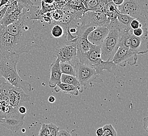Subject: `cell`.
Returning a JSON list of instances; mask_svg holds the SVG:
<instances>
[{
  "label": "cell",
  "instance_id": "9c48e42d",
  "mask_svg": "<svg viewBox=\"0 0 148 136\" xmlns=\"http://www.w3.org/2000/svg\"><path fill=\"white\" fill-rule=\"evenodd\" d=\"M53 56L60 60V62H69L74 67L79 62L77 57V49L67 41L60 44L55 49Z\"/></svg>",
  "mask_w": 148,
  "mask_h": 136
},
{
  "label": "cell",
  "instance_id": "1f68e13d",
  "mask_svg": "<svg viewBox=\"0 0 148 136\" xmlns=\"http://www.w3.org/2000/svg\"><path fill=\"white\" fill-rule=\"evenodd\" d=\"M130 26L131 29H138L139 27H143L141 23H140L138 20L136 19V18H134V19L132 20L130 24Z\"/></svg>",
  "mask_w": 148,
  "mask_h": 136
},
{
  "label": "cell",
  "instance_id": "52a82bcc",
  "mask_svg": "<svg viewBox=\"0 0 148 136\" xmlns=\"http://www.w3.org/2000/svg\"><path fill=\"white\" fill-rule=\"evenodd\" d=\"M75 68L76 70L75 77L79 82L81 93L92 83L103 82V80L100 78L99 74L97 73L93 68L88 65L79 62Z\"/></svg>",
  "mask_w": 148,
  "mask_h": 136
},
{
  "label": "cell",
  "instance_id": "d6a6232c",
  "mask_svg": "<svg viewBox=\"0 0 148 136\" xmlns=\"http://www.w3.org/2000/svg\"><path fill=\"white\" fill-rule=\"evenodd\" d=\"M15 1L17 2L18 5H22L24 7L34 5V4L31 0H15Z\"/></svg>",
  "mask_w": 148,
  "mask_h": 136
},
{
  "label": "cell",
  "instance_id": "e0dca14e",
  "mask_svg": "<svg viewBox=\"0 0 148 136\" xmlns=\"http://www.w3.org/2000/svg\"><path fill=\"white\" fill-rule=\"evenodd\" d=\"M23 7H24V6L18 5V7L14 11L12 12L9 14L5 13L3 18L0 21V25L4 27H6L7 26L17 20L22 13Z\"/></svg>",
  "mask_w": 148,
  "mask_h": 136
},
{
  "label": "cell",
  "instance_id": "5bb4252c",
  "mask_svg": "<svg viewBox=\"0 0 148 136\" xmlns=\"http://www.w3.org/2000/svg\"><path fill=\"white\" fill-rule=\"evenodd\" d=\"M109 29L105 26H100L95 28L89 34L87 39L90 44L101 45L108 34Z\"/></svg>",
  "mask_w": 148,
  "mask_h": 136
},
{
  "label": "cell",
  "instance_id": "484cf974",
  "mask_svg": "<svg viewBox=\"0 0 148 136\" xmlns=\"http://www.w3.org/2000/svg\"><path fill=\"white\" fill-rule=\"evenodd\" d=\"M103 136H117V131L112 125L109 124L104 125L103 127Z\"/></svg>",
  "mask_w": 148,
  "mask_h": 136
},
{
  "label": "cell",
  "instance_id": "8d00e7d4",
  "mask_svg": "<svg viewBox=\"0 0 148 136\" xmlns=\"http://www.w3.org/2000/svg\"><path fill=\"white\" fill-rule=\"evenodd\" d=\"M18 111L19 113L21 114H26V108L25 107L23 106H19L18 107Z\"/></svg>",
  "mask_w": 148,
  "mask_h": 136
},
{
  "label": "cell",
  "instance_id": "603a6c76",
  "mask_svg": "<svg viewBox=\"0 0 148 136\" xmlns=\"http://www.w3.org/2000/svg\"><path fill=\"white\" fill-rule=\"evenodd\" d=\"M133 19L134 18L125 14L118 13L117 15V20L124 29H131L130 24Z\"/></svg>",
  "mask_w": 148,
  "mask_h": 136
},
{
  "label": "cell",
  "instance_id": "8992f818",
  "mask_svg": "<svg viewBox=\"0 0 148 136\" xmlns=\"http://www.w3.org/2000/svg\"><path fill=\"white\" fill-rule=\"evenodd\" d=\"M125 29L114 28L109 29L108 34L101 45V58L103 61H112L120 44L122 31Z\"/></svg>",
  "mask_w": 148,
  "mask_h": 136
},
{
  "label": "cell",
  "instance_id": "d4e9b609",
  "mask_svg": "<svg viewBox=\"0 0 148 136\" xmlns=\"http://www.w3.org/2000/svg\"><path fill=\"white\" fill-rule=\"evenodd\" d=\"M100 0H86L84 5L87 11H95L99 5Z\"/></svg>",
  "mask_w": 148,
  "mask_h": 136
},
{
  "label": "cell",
  "instance_id": "3957f363",
  "mask_svg": "<svg viewBox=\"0 0 148 136\" xmlns=\"http://www.w3.org/2000/svg\"><path fill=\"white\" fill-rule=\"evenodd\" d=\"M34 48H35L32 44L9 33L4 26L0 25V54L21 55Z\"/></svg>",
  "mask_w": 148,
  "mask_h": 136
},
{
  "label": "cell",
  "instance_id": "74e56055",
  "mask_svg": "<svg viewBox=\"0 0 148 136\" xmlns=\"http://www.w3.org/2000/svg\"><path fill=\"white\" fill-rule=\"evenodd\" d=\"M96 135L97 136H103V127H100L98 128L96 130Z\"/></svg>",
  "mask_w": 148,
  "mask_h": 136
},
{
  "label": "cell",
  "instance_id": "ffe728a7",
  "mask_svg": "<svg viewBox=\"0 0 148 136\" xmlns=\"http://www.w3.org/2000/svg\"><path fill=\"white\" fill-rule=\"evenodd\" d=\"M54 88L55 91L57 93L61 91L64 93L70 94L76 96L78 95L79 93L77 87L64 83H59Z\"/></svg>",
  "mask_w": 148,
  "mask_h": 136
},
{
  "label": "cell",
  "instance_id": "f1b7e54d",
  "mask_svg": "<svg viewBox=\"0 0 148 136\" xmlns=\"http://www.w3.org/2000/svg\"><path fill=\"white\" fill-rule=\"evenodd\" d=\"M51 17L52 20L55 22H58L63 18L64 12L61 10H56L52 12Z\"/></svg>",
  "mask_w": 148,
  "mask_h": 136
},
{
  "label": "cell",
  "instance_id": "277c9868",
  "mask_svg": "<svg viewBox=\"0 0 148 136\" xmlns=\"http://www.w3.org/2000/svg\"><path fill=\"white\" fill-rule=\"evenodd\" d=\"M101 45H90L88 51L81 53L77 52V58L80 63L93 68L98 74L103 70L112 72L117 65L112 61H103L101 58Z\"/></svg>",
  "mask_w": 148,
  "mask_h": 136
},
{
  "label": "cell",
  "instance_id": "b9f144b4",
  "mask_svg": "<svg viewBox=\"0 0 148 136\" xmlns=\"http://www.w3.org/2000/svg\"><path fill=\"white\" fill-rule=\"evenodd\" d=\"M5 81V80L4 79L3 77H0V85H1V84H2L4 81Z\"/></svg>",
  "mask_w": 148,
  "mask_h": 136
},
{
  "label": "cell",
  "instance_id": "7bdbcfd3",
  "mask_svg": "<svg viewBox=\"0 0 148 136\" xmlns=\"http://www.w3.org/2000/svg\"><path fill=\"white\" fill-rule=\"evenodd\" d=\"M107 1H112V0H107Z\"/></svg>",
  "mask_w": 148,
  "mask_h": 136
},
{
  "label": "cell",
  "instance_id": "4fadbf2b",
  "mask_svg": "<svg viewBox=\"0 0 148 136\" xmlns=\"http://www.w3.org/2000/svg\"><path fill=\"white\" fill-rule=\"evenodd\" d=\"M26 114H19L18 115L0 118V124L4 127L13 131H17L24 122Z\"/></svg>",
  "mask_w": 148,
  "mask_h": 136
},
{
  "label": "cell",
  "instance_id": "7a4b0ae2",
  "mask_svg": "<svg viewBox=\"0 0 148 136\" xmlns=\"http://www.w3.org/2000/svg\"><path fill=\"white\" fill-rule=\"evenodd\" d=\"M20 56L17 54H0V77H3L7 82L22 88L27 93L31 91V85L21 79L16 70V65Z\"/></svg>",
  "mask_w": 148,
  "mask_h": 136
},
{
  "label": "cell",
  "instance_id": "cb8c5ba5",
  "mask_svg": "<svg viewBox=\"0 0 148 136\" xmlns=\"http://www.w3.org/2000/svg\"><path fill=\"white\" fill-rule=\"evenodd\" d=\"M60 68L62 73L76 76L75 68L71 63L60 62Z\"/></svg>",
  "mask_w": 148,
  "mask_h": 136
},
{
  "label": "cell",
  "instance_id": "4dcf8cb0",
  "mask_svg": "<svg viewBox=\"0 0 148 136\" xmlns=\"http://www.w3.org/2000/svg\"><path fill=\"white\" fill-rule=\"evenodd\" d=\"M38 136H50L49 131L46 124H43L42 125V127L38 133Z\"/></svg>",
  "mask_w": 148,
  "mask_h": 136
},
{
  "label": "cell",
  "instance_id": "4316f807",
  "mask_svg": "<svg viewBox=\"0 0 148 136\" xmlns=\"http://www.w3.org/2000/svg\"><path fill=\"white\" fill-rule=\"evenodd\" d=\"M116 11H118V6L114 4L112 1H110L108 2L105 6L103 10V13H105L106 14H107Z\"/></svg>",
  "mask_w": 148,
  "mask_h": 136
},
{
  "label": "cell",
  "instance_id": "6da1fadb",
  "mask_svg": "<svg viewBox=\"0 0 148 136\" xmlns=\"http://www.w3.org/2000/svg\"><path fill=\"white\" fill-rule=\"evenodd\" d=\"M4 27L9 33L31 44L35 48H40L44 45L40 35L43 27L39 20H24L18 19Z\"/></svg>",
  "mask_w": 148,
  "mask_h": 136
},
{
  "label": "cell",
  "instance_id": "7c38bea8",
  "mask_svg": "<svg viewBox=\"0 0 148 136\" xmlns=\"http://www.w3.org/2000/svg\"><path fill=\"white\" fill-rule=\"evenodd\" d=\"M95 27H91L85 30L81 36H78L71 40H69V43L74 46L77 49V52L84 53L90 49L91 44L89 41L87 37Z\"/></svg>",
  "mask_w": 148,
  "mask_h": 136
},
{
  "label": "cell",
  "instance_id": "f546056e",
  "mask_svg": "<svg viewBox=\"0 0 148 136\" xmlns=\"http://www.w3.org/2000/svg\"><path fill=\"white\" fill-rule=\"evenodd\" d=\"M47 126L49 131L50 136H57V133L60 131V127L53 123L47 124Z\"/></svg>",
  "mask_w": 148,
  "mask_h": 136
},
{
  "label": "cell",
  "instance_id": "ab89813d",
  "mask_svg": "<svg viewBox=\"0 0 148 136\" xmlns=\"http://www.w3.org/2000/svg\"><path fill=\"white\" fill-rule=\"evenodd\" d=\"M9 1V0H0V10L2 6H4L8 4Z\"/></svg>",
  "mask_w": 148,
  "mask_h": 136
},
{
  "label": "cell",
  "instance_id": "8fae6325",
  "mask_svg": "<svg viewBox=\"0 0 148 136\" xmlns=\"http://www.w3.org/2000/svg\"><path fill=\"white\" fill-rule=\"evenodd\" d=\"M30 99V96L22 88L10 84L8 93V102L10 105L17 107L20 106V104L29 102Z\"/></svg>",
  "mask_w": 148,
  "mask_h": 136
},
{
  "label": "cell",
  "instance_id": "9a60e30c",
  "mask_svg": "<svg viewBox=\"0 0 148 136\" xmlns=\"http://www.w3.org/2000/svg\"><path fill=\"white\" fill-rule=\"evenodd\" d=\"M129 48L138 54H147L148 52V35L138 37L133 35Z\"/></svg>",
  "mask_w": 148,
  "mask_h": 136
},
{
  "label": "cell",
  "instance_id": "e575fe53",
  "mask_svg": "<svg viewBox=\"0 0 148 136\" xmlns=\"http://www.w3.org/2000/svg\"><path fill=\"white\" fill-rule=\"evenodd\" d=\"M7 8H8L7 6H3V8L0 10V21L1 20L2 18H3V16L5 14Z\"/></svg>",
  "mask_w": 148,
  "mask_h": 136
},
{
  "label": "cell",
  "instance_id": "83f0119b",
  "mask_svg": "<svg viewBox=\"0 0 148 136\" xmlns=\"http://www.w3.org/2000/svg\"><path fill=\"white\" fill-rule=\"evenodd\" d=\"M132 33L135 36H142L143 35H148V28L145 27H139L137 29H133Z\"/></svg>",
  "mask_w": 148,
  "mask_h": 136
},
{
  "label": "cell",
  "instance_id": "ee69618b",
  "mask_svg": "<svg viewBox=\"0 0 148 136\" xmlns=\"http://www.w3.org/2000/svg\"><path fill=\"white\" fill-rule=\"evenodd\" d=\"M0 118H1V117H0Z\"/></svg>",
  "mask_w": 148,
  "mask_h": 136
},
{
  "label": "cell",
  "instance_id": "f35d334b",
  "mask_svg": "<svg viewBox=\"0 0 148 136\" xmlns=\"http://www.w3.org/2000/svg\"><path fill=\"white\" fill-rule=\"evenodd\" d=\"M112 1L114 2V4H116L117 6H119L121 5L123 2L124 0H112Z\"/></svg>",
  "mask_w": 148,
  "mask_h": 136
},
{
  "label": "cell",
  "instance_id": "60d3db41",
  "mask_svg": "<svg viewBox=\"0 0 148 136\" xmlns=\"http://www.w3.org/2000/svg\"><path fill=\"white\" fill-rule=\"evenodd\" d=\"M48 101L49 103H53L56 101V98L53 96H50L48 99Z\"/></svg>",
  "mask_w": 148,
  "mask_h": 136
},
{
  "label": "cell",
  "instance_id": "2e32d148",
  "mask_svg": "<svg viewBox=\"0 0 148 136\" xmlns=\"http://www.w3.org/2000/svg\"><path fill=\"white\" fill-rule=\"evenodd\" d=\"M50 72V79L49 81V86L54 88L58 83L61 82V76L62 73L60 68V61L58 58H56L51 63L49 68Z\"/></svg>",
  "mask_w": 148,
  "mask_h": 136
},
{
  "label": "cell",
  "instance_id": "7402d4cb",
  "mask_svg": "<svg viewBox=\"0 0 148 136\" xmlns=\"http://www.w3.org/2000/svg\"><path fill=\"white\" fill-rule=\"evenodd\" d=\"M60 80L61 82L71 84L77 87L78 89L79 92L81 93V88L79 82L75 76L62 73Z\"/></svg>",
  "mask_w": 148,
  "mask_h": 136
},
{
  "label": "cell",
  "instance_id": "5b68a950",
  "mask_svg": "<svg viewBox=\"0 0 148 136\" xmlns=\"http://www.w3.org/2000/svg\"><path fill=\"white\" fill-rule=\"evenodd\" d=\"M148 0H124L121 5L118 6V10L137 19L143 27L148 28Z\"/></svg>",
  "mask_w": 148,
  "mask_h": 136
},
{
  "label": "cell",
  "instance_id": "30bf717a",
  "mask_svg": "<svg viewBox=\"0 0 148 136\" xmlns=\"http://www.w3.org/2000/svg\"><path fill=\"white\" fill-rule=\"evenodd\" d=\"M138 54L128 47L120 46L114 54L112 61L116 65L125 67L127 64L134 65L136 64Z\"/></svg>",
  "mask_w": 148,
  "mask_h": 136
},
{
  "label": "cell",
  "instance_id": "ac0fdd59",
  "mask_svg": "<svg viewBox=\"0 0 148 136\" xmlns=\"http://www.w3.org/2000/svg\"><path fill=\"white\" fill-rule=\"evenodd\" d=\"M54 26L51 30V36L55 39H58V43L63 44L67 41V31L63 26L54 23Z\"/></svg>",
  "mask_w": 148,
  "mask_h": 136
},
{
  "label": "cell",
  "instance_id": "44dd1931",
  "mask_svg": "<svg viewBox=\"0 0 148 136\" xmlns=\"http://www.w3.org/2000/svg\"><path fill=\"white\" fill-rule=\"evenodd\" d=\"M132 31L133 29H125L122 31L120 38V46L129 48L133 35Z\"/></svg>",
  "mask_w": 148,
  "mask_h": 136
},
{
  "label": "cell",
  "instance_id": "836d02e7",
  "mask_svg": "<svg viewBox=\"0 0 148 136\" xmlns=\"http://www.w3.org/2000/svg\"><path fill=\"white\" fill-rule=\"evenodd\" d=\"M71 135L69 133V131L66 130H61L58 131L57 133V136H71Z\"/></svg>",
  "mask_w": 148,
  "mask_h": 136
},
{
  "label": "cell",
  "instance_id": "d6986e66",
  "mask_svg": "<svg viewBox=\"0 0 148 136\" xmlns=\"http://www.w3.org/2000/svg\"><path fill=\"white\" fill-rule=\"evenodd\" d=\"M18 107L12 106L8 102L0 101V117L3 118L19 114Z\"/></svg>",
  "mask_w": 148,
  "mask_h": 136
},
{
  "label": "cell",
  "instance_id": "ba28073f",
  "mask_svg": "<svg viewBox=\"0 0 148 136\" xmlns=\"http://www.w3.org/2000/svg\"><path fill=\"white\" fill-rule=\"evenodd\" d=\"M109 19L104 13H100L92 11H87L83 13L80 19L79 33L78 36L83 34L85 30L89 27L100 26H107Z\"/></svg>",
  "mask_w": 148,
  "mask_h": 136
},
{
  "label": "cell",
  "instance_id": "d590c367",
  "mask_svg": "<svg viewBox=\"0 0 148 136\" xmlns=\"http://www.w3.org/2000/svg\"><path fill=\"white\" fill-rule=\"evenodd\" d=\"M143 128L145 129L147 132H148V117L146 116L143 119Z\"/></svg>",
  "mask_w": 148,
  "mask_h": 136
}]
</instances>
